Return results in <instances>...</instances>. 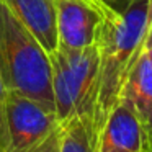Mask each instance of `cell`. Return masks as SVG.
<instances>
[{"label": "cell", "instance_id": "cell-14", "mask_svg": "<svg viewBox=\"0 0 152 152\" xmlns=\"http://www.w3.org/2000/svg\"><path fill=\"white\" fill-rule=\"evenodd\" d=\"M103 2H106V4H115L116 0H103Z\"/></svg>", "mask_w": 152, "mask_h": 152}, {"label": "cell", "instance_id": "cell-6", "mask_svg": "<svg viewBox=\"0 0 152 152\" xmlns=\"http://www.w3.org/2000/svg\"><path fill=\"white\" fill-rule=\"evenodd\" d=\"M149 137L151 132L132 103L119 96L98 132L95 152H139Z\"/></svg>", "mask_w": 152, "mask_h": 152}, {"label": "cell", "instance_id": "cell-16", "mask_svg": "<svg viewBox=\"0 0 152 152\" xmlns=\"http://www.w3.org/2000/svg\"><path fill=\"white\" fill-rule=\"evenodd\" d=\"M145 51H147V53H149V54H151V56H152V48H151V49H145Z\"/></svg>", "mask_w": 152, "mask_h": 152}, {"label": "cell", "instance_id": "cell-2", "mask_svg": "<svg viewBox=\"0 0 152 152\" xmlns=\"http://www.w3.org/2000/svg\"><path fill=\"white\" fill-rule=\"evenodd\" d=\"M0 77L7 90L20 92L54 110L49 54L4 0H0Z\"/></svg>", "mask_w": 152, "mask_h": 152}, {"label": "cell", "instance_id": "cell-12", "mask_svg": "<svg viewBox=\"0 0 152 152\" xmlns=\"http://www.w3.org/2000/svg\"><path fill=\"white\" fill-rule=\"evenodd\" d=\"M145 128H147V131L152 134V106H151V110H149L147 118H145Z\"/></svg>", "mask_w": 152, "mask_h": 152}, {"label": "cell", "instance_id": "cell-9", "mask_svg": "<svg viewBox=\"0 0 152 152\" xmlns=\"http://www.w3.org/2000/svg\"><path fill=\"white\" fill-rule=\"evenodd\" d=\"M96 137L92 121L70 118L61 123L59 152H95Z\"/></svg>", "mask_w": 152, "mask_h": 152}, {"label": "cell", "instance_id": "cell-7", "mask_svg": "<svg viewBox=\"0 0 152 152\" xmlns=\"http://www.w3.org/2000/svg\"><path fill=\"white\" fill-rule=\"evenodd\" d=\"M8 10L38 39L48 54L57 49V13L54 0H4Z\"/></svg>", "mask_w": 152, "mask_h": 152}, {"label": "cell", "instance_id": "cell-13", "mask_svg": "<svg viewBox=\"0 0 152 152\" xmlns=\"http://www.w3.org/2000/svg\"><path fill=\"white\" fill-rule=\"evenodd\" d=\"M147 152H152V134L149 137V145H147Z\"/></svg>", "mask_w": 152, "mask_h": 152}, {"label": "cell", "instance_id": "cell-5", "mask_svg": "<svg viewBox=\"0 0 152 152\" xmlns=\"http://www.w3.org/2000/svg\"><path fill=\"white\" fill-rule=\"evenodd\" d=\"M57 13V46L80 49L95 44L96 31L103 20V0H54Z\"/></svg>", "mask_w": 152, "mask_h": 152}, {"label": "cell", "instance_id": "cell-1", "mask_svg": "<svg viewBox=\"0 0 152 152\" xmlns=\"http://www.w3.org/2000/svg\"><path fill=\"white\" fill-rule=\"evenodd\" d=\"M151 18L152 0H116L105 8L95 38L100 56L98 98L93 115L95 137L119 100L131 66L144 51Z\"/></svg>", "mask_w": 152, "mask_h": 152}, {"label": "cell", "instance_id": "cell-15", "mask_svg": "<svg viewBox=\"0 0 152 152\" xmlns=\"http://www.w3.org/2000/svg\"><path fill=\"white\" fill-rule=\"evenodd\" d=\"M147 145H149V142H147ZM147 145H145V147L142 149V151H139V152H147Z\"/></svg>", "mask_w": 152, "mask_h": 152}, {"label": "cell", "instance_id": "cell-8", "mask_svg": "<svg viewBox=\"0 0 152 152\" xmlns=\"http://www.w3.org/2000/svg\"><path fill=\"white\" fill-rule=\"evenodd\" d=\"M119 96L132 103L145 124V118L152 106V56L145 49L131 66Z\"/></svg>", "mask_w": 152, "mask_h": 152}, {"label": "cell", "instance_id": "cell-10", "mask_svg": "<svg viewBox=\"0 0 152 152\" xmlns=\"http://www.w3.org/2000/svg\"><path fill=\"white\" fill-rule=\"evenodd\" d=\"M5 88L0 77V152L7 151V129H5Z\"/></svg>", "mask_w": 152, "mask_h": 152}, {"label": "cell", "instance_id": "cell-4", "mask_svg": "<svg viewBox=\"0 0 152 152\" xmlns=\"http://www.w3.org/2000/svg\"><path fill=\"white\" fill-rule=\"evenodd\" d=\"M57 128H59V119L53 108L20 92L7 90L5 93L7 151L5 152H31Z\"/></svg>", "mask_w": 152, "mask_h": 152}, {"label": "cell", "instance_id": "cell-3", "mask_svg": "<svg viewBox=\"0 0 152 152\" xmlns=\"http://www.w3.org/2000/svg\"><path fill=\"white\" fill-rule=\"evenodd\" d=\"M51 61V87L59 123L70 118L92 121L98 98L100 56L96 44L80 49L57 46Z\"/></svg>", "mask_w": 152, "mask_h": 152}, {"label": "cell", "instance_id": "cell-11", "mask_svg": "<svg viewBox=\"0 0 152 152\" xmlns=\"http://www.w3.org/2000/svg\"><path fill=\"white\" fill-rule=\"evenodd\" d=\"M59 129H61V123H59V128L54 132H51V134L48 136L39 145H36L31 152H59Z\"/></svg>", "mask_w": 152, "mask_h": 152}]
</instances>
